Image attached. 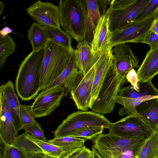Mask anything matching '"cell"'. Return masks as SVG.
I'll return each mask as SVG.
<instances>
[{
  "mask_svg": "<svg viewBox=\"0 0 158 158\" xmlns=\"http://www.w3.org/2000/svg\"><path fill=\"white\" fill-rule=\"evenodd\" d=\"M44 47L31 52L21 62L15 80L18 96L23 101L35 98L41 90L40 71Z\"/></svg>",
  "mask_w": 158,
  "mask_h": 158,
  "instance_id": "obj_1",
  "label": "cell"
},
{
  "mask_svg": "<svg viewBox=\"0 0 158 158\" xmlns=\"http://www.w3.org/2000/svg\"><path fill=\"white\" fill-rule=\"evenodd\" d=\"M59 8L60 24L77 42L85 40L87 10L85 0H60Z\"/></svg>",
  "mask_w": 158,
  "mask_h": 158,
  "instance_id": "obj_2",
  "label": "cell"
},
{
  "mask_svg": "<svg viewBox=\"0 0 158 158\" xmlns=\"http://www.w3.org/2000/svg\"><path fill=\"white\" fill-rule=\"evenodd\" d=\"M74 50H70L48 41L44 47L41 66V90L46 89L59 76L69 62Z\"/></svg>",
  "mask_w": 158,
  "mask_h": 158,
  "instance_id": "obj_3",
  "label": "cell"
},
{
  "mask_svg": "<svg viewBox=\"0 0 158 158\" xmlns=\"http://www.w3.org/2000/svg\"><path fill=\"white\" fill-rule=\"evenodd\" d=\"M90 140L93 146L103 158H119L124 154L139 150L146 140L141 137H121L109 133Z\"/></svg>",
  "mask_w": 158,
  "mask_h": 158,
  "instance_id": "obj_4",
  "label": "cell"
},
{
  "mask_svg": "<svg viewBox=\"0 0 158 158\" xmlns=\"http://www.w3.org/2000/svg\"><path fill=\"white\" fill-rule=\"evenodd\" d=\"M127 82L126 75L118 73L113 57L97 98L90 109L101 114L113 112L118 93L123 85Z\"/></svg>",
  "mask_w": 158,
  "mask_h": 158,
  "instance_id": "obj_5",
  "label": "cell"
},
{
  "mask_svg": "<svg viewBox=\"0 0 158 158\" xmlns=\"http://www.w3.org/2000/svg\"><path fill=\"white\" fill-rule=\"evenodd\" d=\"M149 0H112L106 14L110 30L114 32L135 21Z\"/></svg>",
  "mask_w": 158,
  "mask_h": 158,
  "instance_id": "obj_6",
  "label": "cell"
},
{
  "mask_svg": "<svg viewBox=\"0 0 158 158\" xmlns=\"http://www.w3.org/2000/svg\"><path fill=\"white\" fill-rule=\"evenodd\" d=\"M111 123L102 114L93 111L78 110L67 116L54 131V138L68 135L72 131L88 126L108 129Z\"/></svg>",
  "mask_w": 158,
  "mask_h": 158,
  "instance_id": "obj_7",
  "label": "cell"
},
{
  "mask_svg": "<svg viewBox=\"0 0 158 158\" xmlns=\"http://www.w3.org/2000/svg\"><path fill=\"white\" fill-rule=\"evenodd\" d=\"M65 89L62 85L42 90L31 105V111L35 118L50 115L59 105L65 97Z\"/></svg>",
  "mask_w": 158,
  "mask_h": 158,
  "instance_id": "obj_8",
  "label": "cell"
},
{
  "mask_svg": "<svg viewBox=\"0 0 158 158\" xmlns=\"http://www.w3.org/2000/svg\"><path fill=\"white\" fill-rule=\"evenodd\" d=\"M109 133L124 137H139L146 140L152 131L139 115L129 114L114 123H111Z\"/></svg>",
  "mask_w": 158,
  "mask_h": 158,
  "instance_id": "obj_9",
  "label": "cell"
},
{
  "mask_svg": "<svg viewBox=\"0 0 158 158\" xmlns=\"http://www.w3.org/2000/svg\"><path fill=\"white\" fill-rule=\"evenodd\" d=\"M154 19L152 16L135 21L112 32L110 46L113 47L128 43H137L150 29Z\"/></svg>",
  "mask_w": 158,
  "mask_h": 158,
  "instance_id": "obj_10",
  "label": "cell"
},
{
  "mask_svg": "<svg viewBox=\"0 0 158 158\" xmlns=\"http://www.w3.org/2000/svg\"><path fill=\"white\" fill-rule=\"evenodd\" d=\"M26 10L31 18L42 27H60L59 6L52 3L39 0L31 5Z\"/></svg>",
  "mask_w": 158,
  "mask_h": 158,
  "instance_id": "obj_11",
  "label": "cell"
},
{
  "mask_svg": "<svg viewBox=\"0 0 158 158\" xmlns=\"http://www.w3.org/2000/svg\"><path fill=\"white\" fill-rule=\"evenodd\" d=\"M0 136L6 143L12 145L18 133L6 96L0 92Z\"/></svg>",
  "mask_w": 158,
  "mask_h": 158,
  "instance_id": "obj_12",
  "label": "cell"
},
{
  "mask_svg": "<svg viewBox=\"0 0 158 158\" xmlns=\"http://www.w3.org/2000/svg\"><path fill=\"white\" fill-rule=\"evenodd\" d=\"M94 73V66L84 75L77 86L70 92L71 98L77 108L81 111H87L89 109Z\"/></svg>",
  "mask_w": 158,
  "mask_h": 158,
  "instance_id": "obj_13",
  "label": "cell"
},
{
  "mask_svg": "<svg viewBox=\"0 0 158 158\" xmlns=\"http://www.w3.org/2000/svg\"><path fill=\"white\" fill-rule=\"evenodd\" d=\"M111 50L103 52L97 55L94 64V78L89 109L96 100L108 70L111 65L113 56Z\"/></svg>",
  "mask_w": 158,
  "mask_h": 158,
  "instance_id": "obj_14",
  "label": "cell"
},
{
  "mask_svg": "<svg viewBox=\"0 0 158 158\" xmlns=\"http://www.w3.org/2000/svg\"><path fill=\"white\" fill-rule=\"evenodd\" d=\"M118 73L126 76L127 73L134 68L139 67V60L133 53L128 45H118L111 50Z\"/></svg>",
  "mask_w": 158,
  "mask_h": 158,
  "instance_id": "obj_15",
  "label": "cell"
},
{
  "mask_svg": "<svg viewBox=\"0 0 158 158\" xmlns=\"http://www.w3.org/2000/svg\"><path fill=\"white\" fill-rule=\"evenodd\" d=\"M108 17L105 14L101 16L100 20L93 32L90 44L91 51L94 56L108 50H111L110 40L112 32L109 28Z\"/></svg>",
  "mask_w": 158,
  "mask_h": 158,
  "instance_id": "obj_16",
  "label": "cell"
},
{
  "mask_svg": "<svg viewBox=\"0 0 158 158\" xmlns=\"http://www.w3.org/2000/svg\"><path fill=\"white\" fill-rule=\"evenodd\" d=\"M75 49L69 64L59 76L46 89L56 85H63L65 89V97L75 89L82 81L84 75L76 67Z\"/></svg>",
  "mask_w": 158,
  "mask_h": 158,
  "instance_id": "obj_17",
  "label": "cell"
},
{
  "mask_svg": "<svg viewBox=\"0 0 158 158\" xmlns=\"http://www.w3.org/2000/svg\"><path fill=\"white\" fill-rule=\"evenodd\" d=\"M139 82L152 81L158 74V47L150 49L137 71Z\"/></svg>",
  "mask_w": 158,
  "mask_h": 158,
  "instance_id": "obj_18",
  "label": "cell"
},
{
  "mask_svg": "<svg viewBox=\"0 0 158 158\" xmlns=\"http://www.w3.org/2000/svg\"><path fill=\"white\" fill-rule=\"evenodd\" d=\"M75 52L76 67L85 75L94 65L97 55H94L90 44L85 40L77 43Z\"/></svg>",
  "mask_w": 158,
  "mask_h": 158,
  "instance_id": "obj_19",
  "label": "cell"
},
{
  "mask_svg": "<svg viewBox=\"0 0 158 158\" xmlns=\"http://www.w3.org/2000/svg\"><path fill=\"white\" fill-rule=\"evenodd\" d=\"M138 114L153 132L158 129V98L144 102L136 107Z\"/></svg>",
  "mask_w": 158,
  "mask_h": 158,
  "instance_id": "obj_20",
  "label": "cell"
},
{
  "mask_svg": "<svg viewBox=\"0 0 158 158\" xmlns=\"http://www.w3.org/2000/svg\"><path fill=\"white\" fill-rule=\"evenodd\" d=\"M0 92L6 98L15 124L19 131L23 129V127L20 115L21 104L15 91V87L12 81L9 80L6 83L2 85L0 87Z\"/></svg>",
  "mask_w": 158,
  "mask_h": 158,
  "instance_id": "obj_21",
  "label": "cell"
},
{
  "mask_svg": "<svg viewBox=\"0 0 158 158\" xmlns=\"http://www.w3.org/2000/svg\"><path fill=\"white\" fill-rule=\"evenodd\" d=\"M87 15L86 32L85 40L90 44L92 40L93 32L101 17L98 0H85Z\"/></svg>",
  "mask_w": 158,
  "mask_h": 158,
  "instance_id": "obj_22",
  "label": "cell"
},
{
  "mask_svg": "<svg viewBox=\"0 0 158 158\" xmlns=\"http://www.w3.org/2000/svg\"><path fill=\"white\" fill-rule=\"evenodd\" d=\"M140 92L137 91L133 86H128L122 88L118 94L119 96L128 98H137L147 95H158V89L152 81L138 83Z\"/></svg>",
  "mask_w": 158,
  "mask_h": 158,
  "instance_id": "obj_23",
  "label": "cell"
},
{
  "mask_svg": "<svg viewBox=\"0 0 158 158\" xmlns=\"http://www.w3.org/2000/svg\"><path fill=\"white\" fill-rule=\"evenodd\" d=\"M158 98V95H147L137 98H125L118 96L116 103L122 105L123 107L119 110L118 114L124 116L126 114L139 115L136 107L142 102L153 98Z\"/></svg>",
  "mask_w": 158,
  "mask_h": 158,
  "instance_id": "obj_24",
  "label": "cell"
},
{
  "mask_svg": "<svg viewBox=\"0 0 158 158\" xmlns=\"http://www.w3.org/2000/svg\"><path fill=\"white\" fill-rule=\"evenodd\" d=\"M43 27L49 41L70 50H74L71 46L72 38L60 27Z\"/></svg>",
  "mask_w": 158,
  "mask_h": 158,
  "instance_id": "obj_25",
  "label": "cell"
},
{
  "mask_svg": "<svg viewBox=\"0 0 158 158\" xmlns=\"http://www.w3.org/2000/svg\"><path fill=\"white\" fill-rule=\"evenodd\" d=\"M27 37L31 45V52L44 47L48 41L43 27L36 22L28 29Z\"/></svg>",
  "mask_w": 158,
  "mask_h": 158,
  "instance_id": "obj_26",
  "label": "cell"
},
{
  "mask_svg": "<svg viewBox=\"0 0 158 158\" xmlns=\"http://www.w3.org/2000/svg\"><path fill=\"white\" fill-rule=\"evenodd\" d=\"M23 133L26 137L33 142L40 148L44 153L54 158H64L76 151L71 152H67L62 148L50 143L49 141L45 142L40 140L27 132Z\"/></svg>",
  "mask_w": 158,
  "mask_h": 158,
  "instance_id": "obj_27",
  "label": "cell"
},
{
  "mask_svg": "<svg viewBox=\"0 0 158 158\" xmlns=\"http://www.w3.org/2000/svg\"><path fill=\"white\" fill-rule=\"evenodd\" d=\"M87 139L66 136L49 140L50 143L59 147L67 152H71L85 146L84 143Z\"/></svg>",
  "mask_w": 158,
  "mask_h": 158,
  "instance_id": "obj_28",
  "label": "cell"
},
{
  "mask_svg": "<svg viewBox=\"0 0 158 158\" xmlns=\"http://www.w3.org/2000/svg\"><path fill=\"white\" fill-rule=\"evenodd\" d=\"M158 156V134L152 132L145 141L137 158H156Z\"/></svg>",
  "mask_w": 158,
  "mask_h": 158,
  "instance_id": "obj_29",
  "label": "cell"
},
{
  "mask_svg": "<svg viewBox=\"0 0 158 158\" xmlns=\"http://www.w3.org/2000/svg\"><path fill=\"white\" fill-rule=\"evenodd\" d=\"M16 46L10 36L0 35V68L4 66L6 59L15 52Z\"/></svg>",
  "mask_w": 158,
  "mask_h": 158,
  "instance_id": "obj_30",
  "label": "cell"
},
{
  "mask_svg": "<svg viewBox=\"0 0 158 158\" xmlns=\"http://www.w3.org/2000/svg\"><path fill=\"white\" fill-rule=\"evenodd\" d=\"M104 129L100 126H88L74 131L67 136L90 140L102 134Z\"/></svg>",
  "mask_w": 158,
  "mask_h": 158,
  "instance_id": "obj_31",
  "label": "cell"
},
{
  "mask_svg": "<svg viewBox=\"0 0 158 158\" xmlns=\"http://www.w3.org/2000/svg\"><path fill=\"white\" fill-rule=\"evenodd\" d=\"M1 158H27V153L23 149L6 143Z\"/></svg>",
  "mask_w": 158,
  "mask_h": 158,
  "instance_id": "obj_32",
  "label": "cell"
},
{
  "mask_svg": "<svg viewBox=\"0 0 158 158\" xmlns=\"http://www.w3.org/2000/svg\"><path fill=\"white\" fill-rule=\"evenodd\" d=\"M158 9V0H149L140 12L135 21H141L154 16Z\"/></svg>",
  "mask_w": 158,
  "mask_h": 158,
  "instance_id": "obj_33",
  "label": "cell"
},
{
  "mask_svg": "<svg viewBox=\"0 0 158 158\" xmlns=\"http://www.w3.org/2000/svg\"><path fill=\"white\" fill-rule=\"evenodd\" d=\"M20 115L23 127L32 124L36 121L35 119V118L31 111V105H21Z\"/></svg>",
  "mask_w": 158,
  "mask_h": 158,
  "instance_id": "obj_34",
  "label": "cell"
},
{
  "mask_svg": "<svg viewBox=\"0 0 158 158\" xmlns=\"http://www.w3.org/2000/svg\"><path fill=\"white\" fill-rule=\"evenodd\" d=\"M23 129L25 132L31 133L33 136L38 139L45 142L49 141L45 137L40 125L36 121L32 124L23 127Z\"/></svg>",
  "mask_w": 158,
  "mask_h": 158,
  "instance_id": "obj_35",
  "label": "cell"
},
{
  "mask_svg": "<svg viewBox=\"0 0 158 158\" xmlns=\"http://www.w3.org/2000/svg\"><path fill=\"white\" fill-rule=\"evenodd\" d=\"M141 43L148 45L150 49L158 47V35L150 29L137 43Z\"/></svg>",
  "mask_w": 158,
  "mask_h": 158,
  "instance_id": "obj_36",
  "label": "cell"
},
{
  "mask_svg": "<svg viewBox=\"0 0 158 158\" xmlns=\"http://www.w3.org/2000/svg\"><path fill=\"white\" fill-rule=\"evenodd\" d=\"M127 82H129L131 85L135 88L137 86L139 82V79L137 72L132 69L127 73L126 76Z\"/></svg>",
  "mask_w": 158,
  "mask_h": 158,
  "instance_id": "obj_37",
  "label": "cell"
},
{
  "mask_svg": "<svg viewBox=\"0 0 158 158\" xmlns=\"http://www.w3.org/2000/svg\"><path fill=\"white\" fill-rule=\"evenodd\" d=\"M98 3L100 14L101 16L105 15L106 9L108 6L110 4L111 0H98Z\"/></svg>",
  "mask_w": 158,
  "mask_h": 158,
  "instance_id": "obj_38",
  "label": "cell"
},
{
  "mask_svg": "<svg viewBox=\"0 0 158 158\" xmlns=\"http://www.w3.org/2000/svg\"><path fill=\"white\" fill-rule=\"evenodd\" d=\"M75 158H92V151L86 148L84 151Z\"/></svg>",
  "mask_w": 158,
  "mask_h": 158,
  "instance_id": "obj_39",
  "label": "cell"
},
{
  "mask_svg": "<svg viewBox=\"0 0 158 158\" xmlns=\"http://www.w3.org/2000/svg\"><path fill=\"white\" fill-rule=\"evenodd\" d=\"M27 158H56L43 153H36L28 155Z\"/></svg>",
  "mask_w": 158,
  "mask_h": 158,
  "instance_id": "obj_40",
  "label": "cell"
},
{
  "mask_svg": "<svg viewBox=\"0 0 158 158\" xmlns=\"http://www.w3.org/2000/svg\"><path fill=\"white\" fill-rule=\"evenodd\" d=\"M86 148L85 146L71 153L64 158H75L84 151Z\"/></svg>",
  "mask_w": 158,
  "mask_h": 158,
  "instance_id": "obj_41",
  "label": "cell"
},
{
  "mask_svg": "<svg viewBox=\"0 0 158 158\" xmlns=\"http://www.w3.org/2000/svg\"><path fill=\"white\" fill-rule=\"evenodd\" d=\"M13 30L8 26L3 27L0 31V35L5 37L12 33Z\"/></svg>",
  "mask_w": 158,
  "mask_h": 158,
  "instance_id": "obj_42",
  "label": "cell"
},
{
  "mask_svg": "<svg viewBox=\"0 0 158 158\" xmlns=\"http://www.w3.org/2000/svg\"><path fill=\"white\" fill-rule=\"evenodd\" d=\"M150 29L158 35V20L154 19Z\"/></svg>",
  "mask_w": 158,
  "mask_h": 158,
  "instance_id": "obj_43",
  "label": "cell"
},
{
  "mask_svg": "<svg viewBox=\"0 0 158 158\" xmlns=\"http://www.w3.org/2000/svg\"><path fill=\"white\" fill-rule=\"evenodd\" d=\"M92 158H103L93 146L92 147Z\"/></svg>",
  "mask_w": 158,
  "mask_h": 158,
  "instance_id": "obj_44",
  "label": "cell"
},
{
  "mask_svg": "<svg viewBox=\"0 0 158 158\" xmlns=\"http://www.w3.org/2000/svg\"><path fill=\"white\" fill-rule=\"evenodd\" d=\"M4 3L2 2L1 1H0V14L1 15L4 9Z\"/></svg>",
  "mask_w": 158,
  "mask_h": 158,
  "instance_id": "obj_45",
  "label": "cell"
},
{
  "mask_svg": "<svg viewBox=\"0 0 158 158\" xmlns=\"http://www.w3.org/2000/svg\"><path fill=\"white\" fill-rule=\"evenodd\" d=\"M154 19L158 20V9L155 15Z\"/></svg>",
  "mask_w": 158,
  "mask_h": 158,
  "instance_id": "obj_46",
  "label": "cell"
},
{
  "mask_svg": "<svg viewBox=\"0 0 158 158\" xmlns=\"http://www.w3.org/2000/svg\"><path fill=\"white\" fill-rule=\"evenodd\" d=\"M157 133H158V130H157Z\"/></svg>",
  "mask_w": 158,
  "mask_h": 158,
  "instance_id": "obj_47",
  "label": "cell"
},
{
  "mask_svg": "<svg viewBox=\"0 0 158 158\" xmlns=\"http://www.w3.org/2000/svg\"><path fill=\"white\" fill-rule=\"evenodd\" d=\"M156 158H158V156Z\"/></svg>",
  "mask_w": 158,
  "mask_h": 158,
  "instance_id": "obj_48",
  "label": "cell"
}]
</instances>
